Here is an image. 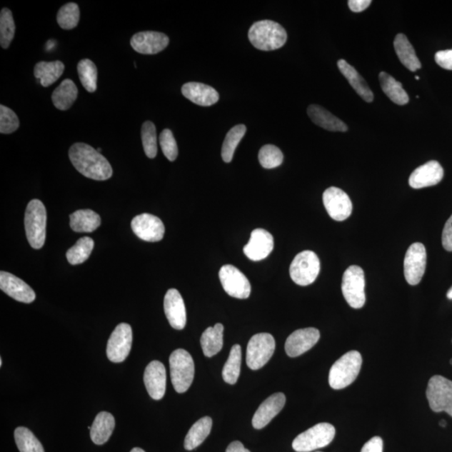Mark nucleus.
<instances>
[{"label":"nucleus","instance_id":"nucleus-1","mask_svg":"<svg viewBox=\"0 0 452 452\" xmlns=\"http://www.w3.org/2000/svg\"><path fill=\"white\" fill-rule=\"evenodd\" d=\"M69 158L73 166L86 178L104 181L113 176V168L109 160L89 144H73Z\"/></svg>","mask_w":452,"mask_h":452},{"label":"nucleus","instance_id":"nucleus-2","mask_svg":"<svg viewBox=\"0 0 452 452\" xmlns=\"http://www.w3.org/2000/svg\"><path fill=\"white\" fill-rule=\"evenodd\" d=\"M248 37L258 50L270 51L283 47L288 40V34L278 23L261 21L252 24Z\"/></svg>","mask_w":452,"mask_h":452},{"label":"nucleus","instance_id":"nucleus-3","mask_svg":"<svg viewBox=\"0 0 452 452\" xmlns=\"http://www.w3.org/2000/svg\"><path fill=\"white\" fill-rule=\"evenodd\" d=\"M363 359L358 351H350L338 359L330 369L328 381L333 390H343L356 380Z\"/></svg>","mask_w":452,"mask_h":452},{"label":"nucleus","instance_id":"nucleus-4","mask_svg":"<svg viewBox=\"0 0 452 452\" xmlns=\"http://www.w3.org/2000/svg\"><path fill=\"white\" fill-rule=\"evenodd\" d=\"M46 210L39 199H33L28 204L24 227L29 243L34 249H41L45 244L46 237Z\"/></svg>","mask_w":452,"mask_h":452},{"label":"nucleus","instance_id":"nucleus-5","mask_svg":"<svg viewBox=\"0 0 452 452\" xmlns=\"http://www.w3.org/2000/svg\"><path fill=\"white\" fill-rule=\"evenodd\" d=\"M170 376L174 388L179 393L189 390L194 377V363L186 350H175L169 358Z\"/></svg>","mask_w":452,"mask_h":452},{"label":"nucleus","instance_id":"nucleus-6","mask_svg":"<svg viewBox=\"0 0 452 452\" xmlns=\"http://www.w3.org/2000/svg\"><path fill=\"white\" fill-rule=\"evenodd\" d=\"M334 426L329 423H319L296 437L293 448L298 452H310L328 446L334 439Z\"/></svg>","mask_w":452,"mask_h":452},{"label":"nucleus","instance_id":"nucleus-7","mask_svg":"<svg viewBox=\"0 0 452 452\" xmlns=\"http://www.w3.org/2000/svg\"><path fill=\"white\" fill-rule=\"evenodd\" d=\"M366 278L361 266H350L345 271L342 281V291L350 307L362 308L366 304Z\"/></svg>","mask_w":452,"mask_h":452},{"label":"nucleus","instance_id":"nucleus-8","mask_svg":"<svg viewBox=\"0 0 452 452\" xmlns=\"http://www.w3.org/2000/svg\"><path fill=\"white\" fill-rule=\"evenodd\" d=\"M320 260L312 251H304L296 255L290 266L291 280L299 286H308L314 283L319 275Z\"/></svg>","mask_w":452,"mask_h":452},{"label":"nucleus","instance_id":"nucleus-9","mask_svg":"<svg viewBox=\"0 0 452 452\" xmlns=\"http://www.w3.org/2000/svg\"><path fill=\"white\" fill-rule=\"evenodd\" d=\"M276 341L270 333H261L254 335L250 339L246 349V363L252 371L260 369L273 356Z\"/></svg>","mask_w":452,"mask_h":452},{"label":"nucleus","instance_id":"nucleus-10","mask_svg":"<svg viewBox=\"0 0 452 452\" xmlns=\"http://www.w3.org/2000/svg\"><path fill=\"white\" fill-rule=\"evenodd\" d=\"M426 398L432 411H445L452 417L451 381L441 376L432 377L427 386Z\"/></svg>","mask_w":452,"mask_h":452},{"label":"nucleus","instance_id":"nucleus-11","mask_svg":"<svg viewBox=\"0 0 452 452\" xmlns=\"http://www.w3.org/2000/svg\"><path fill=\"white\" fill-rule=\"evenodd\" d=\"M133 331L128 323L116 326L106 346V356L110 361L121 363L128 358L132 348Z\"/></svg>","mask_w":452,"mask_h":452},{"label":"nucleus","instance_id":"nucleus-12","mask_svg":"<svg viewBox=\"0 0 452 452\" xmlns=\"http://www.w3.org/2000/svg\"><path fill=\"white\" fill-rule=\"evenodd\" d=\"M219 276L223 288L228 295L238 299L249 298L251 291L250 281L236 266H223L219 272Z\"/></svg>","mask_w":452,"mask_h":452},{"label":"nucleus","instance_id":"nucleus-13","mask_svg":"<svg viewBox=\"0 0 452 452\" xmlns=\"http://www.w3.org/2000/svg\"><path fill=\"white\" fill-rule=\"evenodd\" d=\"M323 205L334 221H343L351 216L353 204L348 194L337 187H330L323 193Z\"/></svg>","mask_w":452,"mask_h":452},{"label":"nucleus","instance_id":"nucleus-14","mask_svg":"<svg viewBox=\"0 0 452 452\" xmlns=\"http://www.w3.org/2000/svg\"><path fill=\"white\" fill-rule=\"evenodd\" d=\"M426 250L421 243H414L407 250L404 261L405 278L408 283L416 286L421 283L426 267Z\"/></svg>","mask_w":452,"mask_h":452},{"label":"nucleus","instance_id":"nucleus-15","mask_svg":"<svg viewBox=\"0 0 452 452\" xmlns=\"http://www.w3.org/2000/svg\"><path fill=\"white\" fill-rule=\"evenodd\" d=\"M131 226L134 234L145 241H160L164 236V223L159 217L151 214L144 213L134 217Z\"/></svg>","mask_w":452,"mask_h":452},{"label":"nucleus","instance_id":"nucleus-16","mask_svg":"<svg viewBox=\"0 0 452 452\" xmlns=\"http://www.w3.org/2000/svg\"><path fill=\"white\" fill-rule=\"evenodd\" d=\"M320 338L319 330L307 328L296 330L290 335L285 343L286 353L291 358L298 357L312 348Z\"/></svg>","mask_w":452,"mask_h":452},{"label":"nucleus","instance_id":"nucleus-17","mask_svg":"<svg viewBox=\"0 0 452 452\" xmlns=\"http://www.w3.org/2000/svg\"><path fill=\"white\" fill-rule=\"evenodd\" d=\"M130 43L134 50L140 54L155 55L168 46L169 39L164 33L144 31L135 34Z\"/></svg>","mask_w":452,"mask_h":452},{"label":"nucleus","instance_id":"nucleus-18","mask_svg":"<svg viewBox=\"0 0 452 452\" xmlns=\"http://www.w3.org/2000/svg\"><path fill=\"white\" fill-rule=\"evenodd\" d=\"M164 313L171 327L182 330L186 328V308L182 296L176 289H169L164 296Z\"/></svg>","mask_w":452,"mask_h":452},{"label":"nucleus","instance_id":"nucleus-19","mask_svg":"<svg viewBox=\"0 0 452 452\" xmlns=\"http://www.w3.org/2000/svg\"><path fill=\"white\" fill-rule=\"evenodd\" d=\"M273 248V236L264 229H256L244 247V253L250 260L259 261L266 259Z\"/></svg>","mask_w":452,"mask_h":452},{"label":"nucleus","instance_id":"nucleus-20","mask_svg":"<svg viewBox=\"0 0 452 452\" xmlns=\"http://www.w3.org/2000/svg\"><path fill=\"white\" fill-rule=\"evenodd\" d=\"M0 288L11 298L24 303H31L36 299V293L27 283L6 271L0 273Z\"/></svg>","mask_w":452,"mask_h":452},{"label":"nucleus","instance_id":"nucleus-21","mask_svg":"<svg viewBox=\"0 0 452 452\" xmlns=\"http://www.w3.org/2000/svg\"><path fill=\"white\" fill-rule=\"evenodd\" d=\"M166 369L161 362H151L145 369L144 381L151 398L161 400L166 391Z\"/></svg>","mask_w":452,"mask_h":452},{"label":"nucleus","instance_id":"nucleus-22","mask_svg":"<svg viewBox=\"0 0 452 452\" xmlns=\"http://www.w3.org/2000/svg\"><path fill=\"white\" fill-rule=\"evenodd\" d=\"M443 176V168L438 162L432 160L413 171L409 179L410 186L416 189L434 186L442 181Z\"/></svg>","mask_w":452,"mask_h":452},{"label":"nucleus","instance_id":"nucleus-23","mask_svg":"<svg viewBox=\"0 0 452 452\" xmlns=\"http://www.w3.org/2000/svg\"><path fill=\"white\" fill-rule=\"evenodd\" d=\"M286 404V396L283 393H276L267 398L257 409L252 426L255 429L261 430L278 416Z\"/></svg>","mask_w":452,"mask_h":452},{"label":"nucleus","instance_id":"nucleus-24","mask_svg":"<svg viewBox=\"0 0 452 452\" xmlns=\"http://www.w3.org/2000/svg\"><path fill=\"white\" fill-rule=\"evenodd\" d=\"M182 94L194 104L202 106H212L220 99L215 89L199 82H188L184 84L182 86Z\"/></svg>","mask_w":452,"mask_h":452},{"label":"nucleus","instance_id":"nucleus-25","mask_svg":"<svg viewBox=\"0 0 452 452\" xmlns=\"http://www.w3.org/2000/svg\"><path fill=\"white\" fill-rule=\"evenodd\" d=\"M308 114L316 125L330 131V132L344 133L348 131V126L343 121L323 109V106L315 104L310 105L308 109Z\"/></svg>","mask_w":452,"mask_h":452},{"label":"nucleus","instance_id":"nucleus-26","mask_svg":"<svg viewBox=\"0 0 452 452\" xmlns=\"http://www.w3.org/2000/svg\"><path fill=\"white\" fill-rule=\"evenodd\" d=\"M338 66L340 72L342 73L345 79L351 85L353 90L356 91L361 99L366 101V103H371L373 100V94L368 86L366 80H364L361 75L356 71V68L349 65L346 61L339 60L338 61Z\"/></svg>","mask_w":452,"mask_h":452},{"label":"nucleus","instance_id":"nucleus-27","mask_svg":"<svg viewBox=\"0 0 452 452\" xmlns=\"http://www.w3.org/2000/svg\"><path fill=\"white\" fill-rule=\"evenodd\" d=\"M115 428V419L109 412H100L94 421L91 428V438L96 445H104L113 434Z\"/></svg>","mask_w":452,"mask_h":452},{"label":"nucleus","instance_id":"nucleus-28","mask_svg":"<svg viewBox=\"0 0 452 452\" xmlns=\"http://www.w3.org/2000/svg\"><path fill=\"white\" fill-rule=\"evenodd\" d=\"M393 47H395L398 60L408 70L414 72L421 69V63L418 59L415 49L404 34H398L396 36L393 41Z\"/></svg>","mask_w":452,"mask_h":452},{"label":"nucleus","instance_id":"nucleus-29","mask_svg":"<svg viewBox=\"0 0 452 452\" xmlns=\"http://www.w3.org/2000/svg\"><path fill=\"white\" fill-rule=\"evenodd\" d=\"M101 225L99 214L91 210H80L71 214L70 226L73 231L79 233L95 231Z\"/></svg>","mask_w":452,"mask_h":452},{"label":"nucleus","instance_id":"nucleus-30","mask_svg":"<svg viewBox=\"0 0 452 452\" xmlns=\"http://www.w3.org/2000/svg\"><path fill=\"white\" fill-rule=\"evenodd\" d=\"M212 425V419L209 416L203 417L194 423L184 440V448L192 451L201 446L210 435Z\"/></svg>","mask_w":452,"mask_h":452},{"label":"nucleus","instance_id":"nucleus-31","mask_svg":"<svg viewBox=\"0 0 452 452\" xmlns=\"http://www.w3.org/2000/svg\"><path fill=\"white\" fill-rule=\"evenodd\" d=\"M79 96V90L74 81L66 79L52 94L53 104L57 109L66 111L71 108Z\"/></svg>","mask_w":452,"mask_h":452},{"label":"nucleus","instance_id":"nucleus-32","mask_svg":"<svg viewBox=\"0 0 452 452\" xmlns=\"http://www.w3.org/2000/svg\"><path fill=\"white\" fill-rule=\"evenodd\" d=\"M381 89L393 104L397 105H406L409 103L410 99L407 92L403 89L401 82L397 81L393 76L385 71L378 75Z\"/></svg>","mask_w":452,"mask_h":452},{"label":"nucleus","instance_id":"nucleus-33","mask_svg":"<svg viewBox=\"0 0 452 452\" xmlns=\"http://www.w3.org/2000/svg\"><path fill=\"white\" fill-rule=\"evenodd\" d=\"M65 66L60 61H41L38 62L35 66V76L40 80L41 84L44 87H47L60 79L64 72Z\"/></svg>","mask_w":452,"mask_h":452},{"label":"nucleus","instance_id":"nucleus-34","mask_svg":"<svg viewBox=\"0 0 452 452\" xmlns=\"http://www.w3.org/2000/svg\"><path fill=\"white\" fill-rule=\"evenodd\" d=\"M224 326L216 323L203 333L201 344L204 354L208 358L215 356L223 348Z\"/></svg>","mask_w":452,"mask_h":452},{"label":"nucleus","instance_id":"nucleus-35","mask_svg":"<svg viewBox=\"0 0 452 452\" xmlns=\"http://www.w3.org/2000/svg\"><path fill=\"white\" fill-rule=\"evenodd\" d=\"M246 133L245 125L239 124L232 128L226 136L222 145L221 157L224 162L231 163L234 157L235 151Z\"/></svg>","mask_w":452,"mask_h":452},{"label":"nucleus","instance_id":"nucleus-36","mask_svg":"<svg viewBox=\"0 0 452 452\" xmlns=\"http://www.w3.org/2000/svg\"><path fill=\"white\" fill-rule=\"evenodd\" d=\"M241 366V347L239 344H236L231 348L229 358L223 368L224 381L230 385H235L240 376Z\"/></svg>","mask_w":452,"mask_h":452},{"label":"nucleus","instance_id":"nucleus-37","mask_svg":"<svg viewBox=\"0 0 452 452\" xmlns=\"http://www.w3.org/2000/svg\"><path fill=\"white\" fill-rule=\"evenodd\" d=\"M94 241L90 237H82L66 252V258L71 265L84 263L94 251Z\"/></svg>","mask_w":452,"mask_h":452},{"label":"nucleus","instance_id":"nucleus-38","mask_svg":"<svg viewBox=\"0 0 452 452\" xmlns=\"http://www.w3.org/2000/svg\"><path fill=\"white\" fill-rule=\"evenodd\" d=\"M14 440L21 452H45L40 441L26 427H18L14 431Z\"/></svg>","mask_w":452,"mask_h":452},{"label":"nucleus","instance_id":"nucleus-39","mask_svg":"<svg viewBox=\"0 0 452 452\" xmlns=\"http://www.w3.org/2000/svg\"><path fill=\"white\" fill-rule=\"evenodd\" d=\"M79 79L82 86L89 92H94L97 89V68L89 59L81 60L77 65Z\"/></svg>","mask_w":452,"mask_h":452},{"label":"nucleus","instance_id":"nucleus-40","mask_svg":"<svg viewBox=\"0 0 452 452\" xmlns=\"http://www.w3.org/2000/svg\"><path fill=\"white\" fill-rule=\"evenodd\" d=\"M16 33V24H14L11 11L4 8L0 14V44L4 49H8L13 41Z\"/></svg>","mask_w":452,"mask_h":452},{"label":"nucleus","instance_id":"nucleus-41","mask_svg":"<svg viewBox=\"0 0 452 452\" xmlns=\"http://www.w3.org/2000/svg\"><path fill=\"white\" fill-rule=\"evenodd\" d=\"M57 22L64 30H72L80 21L79 7L75 3H68L57 14Z\"/></svg>","mask_w":452,"mask_h":452},{"label":"nucleus","instance_id":"nucleus-42","mask_svg":"<svg viewBox=\"0 0 452 452\" xmlns=\"http://www.w3.org/2000/svg\"><path fill=\"white\" fill-rule=\"evenodd\" d=\"M259 162L262 167L271 169L279 167L283 162V154L274 145L263 146L258 154Z\"/></svg>","mask_w":452,"mask_h":452},{"label":"nucleus","instance_id":"nucleus-43","mask_svg":"<svg viewBox=\"0 0 452 452\" xmlns=\"http://www.w3.org/2000/svg\"><path fill=\"white\" fill-rule=\"evenodd\" d=\"M142 141L144 152L149 159L156 157L158 153L156 128L152 121H145L142 127Z\"/></svg>","mask_w":452,"mask_h":452},{"label":"nucleus","instance_id":"nucleus-44","mask_svg":"<svg viewBox=\"0 0 452 452\" xmlns=\"http://www.w3.org/2000/svg\"><path fill=\"white\" fill-rule=\"evenodd\" d=\"M19 127V121L14 111L6 106H0V133L12 134L16 132Z\"/></svg>","mask_w":452,"mask_h":452},{"label":"nucleus","instance_id":"nucleus-45","mask_svg":"<svg viewBox=\"0 0 452 452\" xmlns=\"http://www.w3.org/2000/svg\"><path fill=\"white\" fill-rule=\"evenodd\" d=\"M159 143L160 146H161L164 156L166 157L169 161H174L178 157L179 149L176 140L174 139L172 131L164 129L159 136Z\"/></svg>","mask_w":452,"mask_h":452},{"label":"nucleus","instance_id":"nucleus-46","mask_svg":"<svg viewBox=\"0 0 452 452\" xmlns=\"http://www.w3.org/2000/svg\"><path fill=\"white\" fill-rule=\"evenodd\" d=\"M435 60L441 67L446 70L452 71V50L437 52Z\"/></svg>","mask_w":452,"mask_h":452},{"label":"nucleus","instance_id":"nucleus-47","mask_svg":"<svg viewBox=\"0 0 452 452\" xmlns=\"http://www.w3.org/2000/svg\"><path fill=\"white\" fill-rule=\"evenodd\" d=\"M442 246L447 251H452V215L446 221L442 232Z\"/></svg>","mask_w":452,"mask_h":452},{"label":"nucleus","instance_id":"nucleus-48","mask_svg":"<svg viewBox=\"0 0 452 452\" xmlns=\"http://www.w3.org/2000/svg\"><path fill=\"white\" fill-rule=\"evenodd\" d=\"M361 452H383V440L380 436H374L363 446Z\"/></svg>","mask_w":452,"mask_h":452},{"label":"nucleus","instance_id":"nucleus-49","mask_svg":"<svg viewBox=\"0 0 452 452\" xmlns=\"http://www.w3.org/2000/svg\"><path fill=\"white\" fill-rule=\"evenodd\" d=\"M372 1L371 0H349L348 7L354 13H359L366 11Z\"/></svg>","mask_w":452,"mask_h":452},{"label":"nucleus","instance_id":"nucleus-50","mask_svg":"<svg viewBox=\"0 0 452 452\" xmlns=\"http://www.w3.org/2000/svg\"><path fill=\"white\" fill-rule=\"evenodd\" d=\"M226 452H251L249 450H247L244 446L241 443V441H233L227 447Z\"/></svg>","mask_w":452,"mask_h":452},{"label":"nucleus","instance_id":"nucleus-51","mask_svg":"<svg viewBox=\"0 0 452 452\" xmlns=\"http://www.w3.org/2000/svg\"><path fill=\"white\" fill-rule=\"evenodd\" d=\"M447 298L452 300V286L451 288L449 289L448 291H447Z\"/></svg>","mask_w":452,"mask_h":452},{"label":"nucleus","instance_id":"nucleus-52","mask_svg":"<svg viewBox=\"0 0 452 452\" xmlns=\"http://www.w3.org/2000/svg\"><path fill=\"white\" fill-rule=\"evenodd\" d=\"M130 452H145V451L143 449L139 448V447H135V448H134Z\"/></svg>","mask_w":452,"mask_h":452},{"label":"nucleus","instance_id":"nucleus-53","mask_svg":"<svg viewBox=\"0 0 452 452\" xmlns=\"http://www.w3.org/2000/svg\"><path fill=\"white\" fill-rule=\"evenodd\" d=\"M439 425L441 427H446V421H444V420H442V421H440Z\"/></svg>","mask_w":452,"mask_h":452},{"label":"nucleus","instance_id":"nucleus-54","mask_svg":"<svg viewBox=\"0 0 452 452\" xmlns=\"http://www.w3.org/2000/svg\"><path fill=\"white\" fill-rule=\"evenodd\" d=\"M2 364H3L2 358H0V366H2Z\"/></svg>","mask_w":452,"mask_h":452},{"label":"nucleus","instance_id":"nucleus-55","mask_svg":"<svg viewBox=\"0 0 452 452\" xmlns=\"http://www.w3.org/2000/svg\"><path fill=\"white\" fill-rule=\"evenodd\" d=\"M416 79L417 81H418V80H420L419 76H416Z\"/></svg>","mask_w":452,"mask_h":452},{"label":"nucleus","instance_id":"nucleus-56","mask_svg":"<svg viewBox=\"0 0 452 452\" xmlns=\"http://www.w3.org/2000/svg\"><path fill=\"white\" fill-rule=\"evenodd\" d=\"M97 151H99V152L100 153V152H101V149H97Z\"/></svg>","mask_w":452,"mask_h":452},{"label":"nucleus","instance_id":"nucleus-57","mask_svg":"<svg viewBox=\"0 0 452 452\" xmlns=\"http://www.w3.org/2000/svg\"><path fill=\"white\" fill-rule=\"evenodd\" d=\"M450 363H451V366H452V358H451V361H450Z\"/></svg>","mask_w":452,"mask_h":452},{"label":"nucleus","instance_id":"nucleus-58","mask_svg":"<svg viewBox=\"0 0 452 452\" xmlns=\"http://www.w3.org/2000/svg\"><path fill=\"white\" fill-rule=\"evenodd\" d=\"M317 452H321V451H317Z\"/></svg>","mask_w":452,"mask_h":452}]
</instances>
